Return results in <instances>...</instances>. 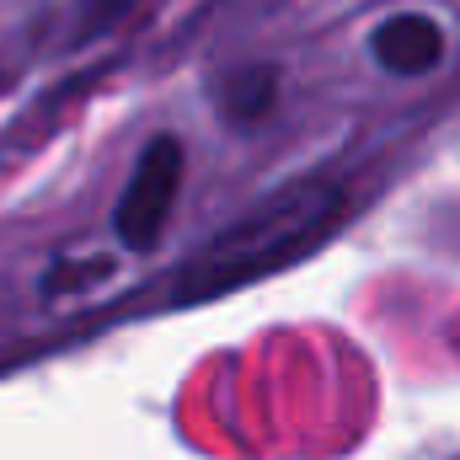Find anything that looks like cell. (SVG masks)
Listing matches in <instances>:
<instances>
[{
	"instance_id": "3",
	"label": "cell",
	"mask_w": 460,
	"mask_h": 460,
	"mask_svg": "<svg viewBox=\"0 0 460 460\" xmlns=\"http://www.w3.org/2000/svg\"><path fill=\"white\" fill-rule=\"evenodd\" d=\"M369 54L385 75H402V81L429 75L445 59V27L429 11H396L369 32Z\"/></svg>"
},
{
	"instance_id": "5",
	"label": "cell",
	"mask_w": 460,
	"mask_h": 460,
	"mask_svg": "<svg viewBox=\"0 0 460 460\" xmlns=\"http://www.w3.org/2000/svg\"><path fill=\"white\" fill-rule=\"evenodd\" d=\"M113 273V257H59L43 273V295H81L86 284H102Z\"/></svg>"
},
{
	"instance_id": "6",
	"label": "cell",
	"mask_w": 460,
	"mask_h": 460,
	"mask_svg": "<svg viewBox=\"0 0 460 460\" xmlns=\"http://www.w3.org/2000/svg\"><path fill=\"white\" fill-rule=\"evenodd\" d=\"M134 5H139V0H81V16H86L81 27H86V32H97V27L118 22V16H123V11H134Z\"/></svg>"
},
{
	"instance_id": "1",
	"label": "cell",
	"mask_w": 460,
	"mask_h": 460,
	"mask_svg": "<svg viewBox=\"0 0 460 460\" xmlns=\"http://www.w3.org/2000/svg\"><path fill=\"white\" fill-rule=\"evenodd\" d=\"M353 204L348 188L332 177H289L268 199H257L241 220H230L220 235H209L177 273L172 295L177 300H215L230 289H246L268 273L295 268L316 246H327L348 226Z\"/></svg>"
},
{
	"instance_id": "4",
	"label": "cell",
	"mask_w": 460,
	"mask_h": 460,
	"mask_svg": "<svg viewBox=\"0 0 460 460\" xmlns=\"http://www.w3.org/2000/svg\"><path fill=\"white\" fill-rule=\"evenodd\" d=\"M220 113L235 123V128H257L262 118L273 113V102H279V70L273 65H241V70H230L226 81H220Z\"/></svg>"
},
{
	"instance_id": "2",
	"label": "cell",
	"mask_w": 460,
	"mask_h": 460,
	"mask_svg": "<svg viewBox=\"0 0 460 460\" xmlns=\"http://www.w3.org/2000/svg\"><path fill=\"white\" fill-rule=\"evenodd\" d=\"M182 145H177V134H155L145 150H139V161H134V172H128V182H123V193H118V241L128 246V252H150L155 241H161V230L172 220V204H177V193H182Z\"/></svg>"
}]
</instances>
